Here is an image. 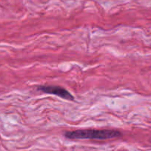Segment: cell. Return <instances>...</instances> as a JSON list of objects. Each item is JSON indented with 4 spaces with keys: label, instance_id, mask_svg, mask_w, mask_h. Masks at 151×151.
<instances>
[{
    "label": "cell",
    "instance_id": "cell-2",
    "mask_svg": "<svg viewBox=\"0 0 151 151\" xmlns=\"http://www.w3.org/2000/svg\"><path fill=\"white\" fill-rule=\"evenodd\" d=\"M37 90L45 93L56 96L66 100L73 101L74 99V97L73 96L72 94L62 87L55 86V85H41L38 87Z\"/></svg>",
    "mask_w": 151,
    "mask_h": 151
},
{
    "label": "cell",
    "instance_id": "cell-1",
    "mask_svg": "<svg viewBox=\"0 0 151 151\" xmlns=\"http://www.w3.org/2000/svg\"><path fill=\"white\" fill-rule=\"evenodd\" d=\"M122 133L116 130H96V129H87V130H76L68 131L65 133V136L69 139H114L120 137Z\"/></svg>",
    "mask_w": 151,
    "mask_h": 151
}]
</instances>
